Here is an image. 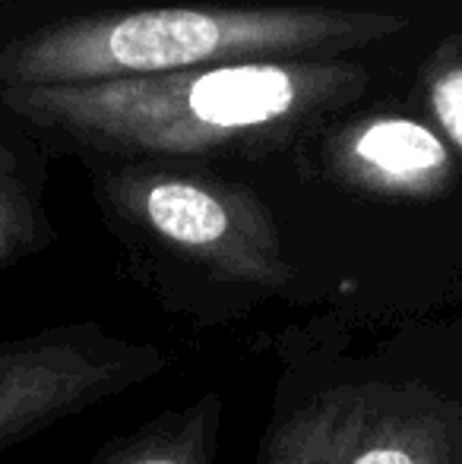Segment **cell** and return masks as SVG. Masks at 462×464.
Returning a JSON list of instances; mask_svg holds the SVG:
<instances>
[{"label":"cell","mask_w":462,"mask_h":464,"mask_svg":"<svg viewBox=\"0 0 462 464\" xmlns=\"http://www.w3.org/2000/svg\"><path fill=\"white\" fill-rule=\"evenodd\" d=\"M251 464H462V304L387 323L323 313L279 338Z\"/></svg>","instance_id":"6da1fadb"},{"label":"cell","mask_w":462,"mask_h":464,"mask_svg":"<svg viewBox=\"0 0 462 464\" xmlns=\"http://www.w3.org/2000/svg\"><path fill=\"white\" fill-rule=\"evenodd\" d=\"M368 70L346 61H266L83 86L0 89L13 114L105 155L184 159L279 142L355 102Z\"/></svg>","instance_id":"7a4b0ae2"},{"label":"cell","mask_w":462,"mask_h":464,"mask_svg":"<svg viewBox=\"0 0 462 464\" xmlns=\"http://www.w3.org/2000/svg\"><path fill=\"white\" fill-rule=\"evenodd\" d=\"M406 16L339 6H149L51 23L0 48V89L165 76L368 48Z\"/></svg>","instance_id":"3957f363"},{"label":"cell","mask_w":462,"mask_h":464,"mask_svg":"<svg viewBox=\"0 0 462 464\" xmlns=\"http://www.w3.org/2000/svg\"><path fill=\"white\" fill-rule=\"evenodd\" d=\"M95 189L123 237L159 263L155 285L174 313L222 325L270 297H291L282 227L257 189L152 159L105 168Z\"/></svg>","instance_id":"277c9868"},{"label":"cell","mask_w":462,"mask_h":464,"mask_svg":"<svg viewBox=\"0 0 462 464\" xmlns=\"http://www.w3.org/2000/svg\"><path fill=\"white\" fill-rule=\"evenodd\" d=\"M168 367L155 344L99 323H67L0 342V455Z\"/></svg>","instance_id":"5b68a950"},{"label":"cell","mask_w":462,"mask_h":464,"mask_svg":"<svg viewBox=\"0 0 462 464\" xmlns=\"http://www.w3.org/2000/svg\"><path fill=\"white\" fill-rule=\"evenodd\" d=\"M333 184L374 202L428 206L450 196L459 168L434 130L406 117H368L327 146Z\"/></svg>","instance_id":"8992f818"},{"label":"cell","mask_w":462,"mask_h":464,"mask_svg":"<svg viewBox=\"0 0 462 464\" xmlns=\"http://www.w3.org/2000/svg\"><path fill=\"white\" fill-rule=\"evenodd\" d=\"M219 427L222 398L210 392L108 442L89 464H216Z\"/></svg>","instance_id":"52a82bcc"},{"label":"cell","mask_w":462,"mask_h":464,"mask_svg":"<svg viewBox=\"0 0 462 464\" xmlns=\"http://www.w3.org/2000/svg\"><path fill=\"white\" fill-rule=\"evenodd\" d=\"M48 240L51 227L38 206V189L0 146V269L42 250Z\"/></svg>","instance_id":"ba28073f"},{"label":"cell","mask_w":462,"mask_h":464,"mask_svg":"<svg viewBox=\"0 0 462 464\" xmlns=\"http://www.w3.org/2000/svg\"><path fill=\"white\" fill-rule=\"evenodd\" d=\"M428 104L434 111V121L440 123L447 142L462 152V48L447 44L431 61L425 73Z\"/></svg>","instance_id":"9c48e42d"}]
</instances>
